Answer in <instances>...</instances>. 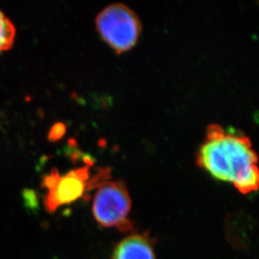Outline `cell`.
Wrapping results in <instances>:
<instances>
[{"instance_id": "3", "label": "cell", "mask_w": 259, "mask_h": 259, "mask_svg": "<svg viewBox=\"0 0 259 259\" xmlns=\"http://www.w3.org/2000/svg\"><path fill=\"white\" fill-rule=\"evenodd\" d=\"M96 25L103 40L117 54L135 47L142 30L136 14L122 4L109 5L101 11Z\"/></svg>"}, {"instance_id": "1", "label": "cell", "mask_w": 259, "mask_h": 259, "mask_svg": "<svg viewBox=\"0 0 259 259\" xmlns=\"http://www.w3.org/2000/svg\"><path fill=\"white\" fill-rule=\"evenodd\" d=\"M197 164L218 181L230 182L242 195L258 188L257 156L249 139L227 133L220 125L208 127Z\"/></svg>"}, {"instance_id": "8", "label": "cell", "mask_w": 259, "mask_h": 259, "mask_svg": "<svg viewBox=\"0 0 259 259\" xmlns=\"http://www.w3.org/2000/svg\"><path fill=\"white\" fill-rule=\"evenodd\" d=\"M65 132V127L63 124L59 123L56 125L52 128V132H51V139L52 140H57L59 138H61Z\"/></svg>"}, {"instance_id": "6", "label": "cell", "mask_w": 259, "mask_h": 259, "mask_svg": "<svg viewBox=\"0 0 259 259\" xmlns=\"http://www.w3.org/2000/svg\"><path fill=\"white\" fill-rule=\"evenodd\" d=\"M15 37V26L0 11V54L11 48Z\"/></svg>"}, {"instance_id": "7", "label": "cell", "mask_w": 259, "mask_h": 259, "mask_svg": "<svg viewBox=\"0 0 259 259\" xmlns=\"http://www.w3.org/2000/svg\"><path fill=\"white\" fill-rule=\"evenodd\" d=\"M24 198H25V206L30 209H37L38 206V200H37L36 194L33 191H25L24 192Z\"/></svg>"}, {"instance_id": "5", "label": "cell", "mask_w": 259, "mask_h": 259, "mask_svg": "<svg viewBox=\"0 0 259 259\" xmlns=\"http://www.w3.org/2000/svg\"><path fill=\"white\" fill-rule=\"evenodd\" d=\"M113 259H156L149 237L144 234H131L117 245Z\"/></svg>"}, {"instance_id": "4", "label": "cell", "mask_w": 259, "mask_h": 259, "mask_svg": "<svg viewBox=\"0 0 259 259\" xmlns=\"http://www.w3.org/2000/svg\"><path fill=\"white\" fill-rule=\"evenodd\" d=\"M89 167L73 169L61 176L57 169L45 176L42 186L47 190L44 205L48 213H53L62 205L76 201L88 191Z\"/></svg>"}, {"instance_id": "2", "label": "cell", "mask_w": 259, "mask_h": 259, "mask_svg": "<svg viewBox=\"0 0 259 259\" xmlns=\"http://www.w3.org/2000/svg\"><path fill=\"white\" fill-rule=\"evenodd\" d=\"M93 199V214L103 228H117L122 232L133 230L130 220L131 199L122 181H103L97 187Z\"/></svg>"}]
</instances>
